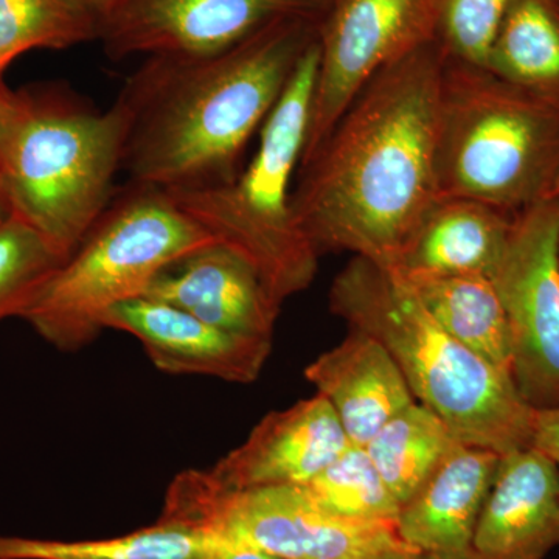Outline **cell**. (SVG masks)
<instances>
[{"label": "cell", "mask_w": 559, "mask_h": 559, "mask_svg": "<svg viewBox=\"0 0 559 559\" xmlns=\"http://www.w3.org/2000/svg\"><path fill=\"white\" fill-rule=\"evenodd\" d=\"M319 22L286 20L209 55H153L117 97L131 183L165 193L240 175L242 153L319 38Z\"/></svg>", "instance_id": "7a4b0ae2"}, {"label": "cell", "mask_w": 559, "mask_h": 559, "mask_svg": "<svg viewBox=\"0 0 559 559\" xmlns=\"http://www.w3.org/2000/svg\"><path fill=\"white\" fill-rule=\"evenodd\" d=\"M454 439L443 419L414 403L366 444L393 498L403 507L429 479Z\"/></svg>", "instance_id": "7402d4cb"}, {"label": "cell", "mask_w": 559, "mask_h": 559, "mask_svg": "<svg viewBox=\"0 0 559 559\" xmlns=\"http://www.w3.org/2000/svg\"><path fill=\"white\" fill-rule=\"evenodd\" d=\"M218 559H280L267 551L257 547L242 546V544H229Z\"/></svg>", "instance_id": "f1b7e54d"}, {"label": "cell", "mask_w": 559, "mask_h": 559, "mask_svg": "<svg viewBox=\"0 0 559 559\" xmlns=\"http://www.w3.org/2000/svg\"><path fill=\"white\" fill-rule=\"evenodd\" d=\"M64 2L92 17L97 22L98 27H102L103 22L108 21L127 0H64Z\"/></svg>", "instance_id": "83f0119b"}, {"label": "cell", "mask_w": 559, "mask_h": 559, "mask_svg": "<svg viewBox=\"0 0 559 559\" xmlns=\"http://www.w3.org/2000/svg\"><path fill=\"white\" fill-rule=\"evenodd\" d=\"M377 559H437L432 557V555L425 554V551H419L415 549H403V550H393L389 551V554L381 555L380 558Z\"/></svg>", "instance_id": "f546056e"}, {"label": "cell", "mask_w": 559, "mask_h": 559, "mask_svg": "<svg viewBox=\"0 0 559 559\" xmlns=\"http://www.w3.org/2000/svg\"><path fill=\"white\" fill-rule=\"evenodd\" d=\"M489 278L509 316L522 399L533 409L559 406V198L518 213Z\"/></svg>", "instance_id": "30bf717a"}, {"label": "cell", "mask_w": 559, "mask_h": 559, "mask_svg": "<svg viewBox=\"0 0 559 559\" xmlns=\"http://www.w3.org/2000/svg\"><path fill=\"white\" fill-rule=\"evenodd\" d=\"M532 448L547 455L559 473V406L535 409Z\"/></svg>", "instance_id": "4316f807"}, {"label": "cell", "mask_w": 559, "mask_h": 559, "mask_svg": "<svg viewBox=\"0 0 559 559\" xmlns=\"http://www.w3.org/2000/svg\"><path fill=\"white\" fill-rule=\"evenodd\" d=\"M249 337L274 341L283 304L250 261L219 242L183 257L151 282L145 296Z\"/></svg>", "instance_id": "4fadbf2b"}, {"label": "cell", "mask_w": 559, "mask_h": 559, "mask_svg": "<svg viewBox=\"0 0 559 559\" xmlns=\"http://www.w3.org/2000/svg\"><path fill=\"white\" fill-rule=\"evenodd\" d=\"M403 278L454 340L513 377L509 316L491 278L477 274Z\"/></svg>", "instance_id": "d6986e66"}, {"label": "cell", "mask_w": 559, "mask_h": 559, "mask_svg": "<svg viewBox=\"0 0 559 559\" xmlns=\"http://www.w3.org/2000/svg\"><path fill=\"white\" fill-rule=\"evenodd\" d=\"M323 509L367 522L399 520L400 503L393 498L366 448L349 443L308 484L300 485Z\"/></svg>", "instance_id": "603a6c76"}, {"label": "cell", "mask_w": 559, "mask_h": 559, "mask_svg": "<svg viewBox=\"0 0 559 559\" xmlns=\"http://www.w3.org/2000/svg\"><path fill=\"white\" fill-rule=\"evenodd\" d=\"M500 457L498 452L454 441L429 479L401 507L395 522L400 538L437 559H471L474 532Z\"/></svg>", "instance_id": "2e32d148"}, {"label": "cell", "mask_w": 559, "mask_h": 559, "mask_svg": "<svg viewBox=\"0 0 559 559\" xmlns=\"http://www.w3.org/2000/svg\"><path fill=\"white\" fill-rule=\"evenodd\" d=\"M160 518L280 559H377L412 549L395 524L337 516L300 485L229 489L205 469L182 471L173 479Z\"/></svg>", "instance_id": "ba28073f"}, {"label": "cell", "mask_w": 559, "mask_h": 559, "mask_svg": "<svg viewBox=\"0 0 559 559\" xmlns=\"http://www.w3.org/2000/svg\"><path fill=\"white\" fill-rule=\"evenodd\" d=\"M441 3L334 0L320 22L318 79L300 164L378 72L439 39Z\"/></svg>", "instance_id": "9c48e42d"}, {"label": "cell", "mask_w": 559, "mask_h": 559, "mask_svg": "<svg viewBox=\"0 0 559 559\" xmlns=\"http://www.w3.org/2000/svg\"><path fill=\"white\" fill-rule=\"evenodd\" d=\"M559 546V473L535 448L500 457L471 559H544Z\"/></svg>", "instance_id": "9a60e30c"}, {"label": "cell", "mask_w": 559, "mask_h": 559, "mask_svg": "<svg viewBox=\"0 0 559 559\" xmlns=\"http://www.w3.org/2000/svg\"><path fill=\"white\" fill-rule=\"evenodd\" d=\"M439 39L378 72L318 150L301 162L293 210L318 250L395 270L429 210L437 179Z\"/></svg>", "instance_id": "6da1fadb"}, {"label": "cell", "mask_w": 559, "mask_h": 559, "mask_svg": "<svg viewBox=\"0 0 559 559\" xmlns=\"http://www.w3.org/2000/svg\"><path fill=\"white\" fill-rule=\"evenodd\" d=\"M11 212L9 204H7V201L3 200L2 193H0V223L2 221H5L7 218H10Z\"/></svg>", "instance_id": "4dcf8cb0"}, {"label": "cell", "mask_w": 559, "mask_h": 559, "mask_svg": "<svg viewBox=\"0 0 559 559\" xmlns=\"http://www.w3.org/2000/svg\"><path fill=\"white\" fill-rule=\"evenodd\" d=\"M7 91H9V87L5 86V84L2 83V79H0V108H2L3 98H5Z\"/></svg>", "instance_id": "1f68e13d"}, {"label": "cell", "mask_w": 559, "mask_h": 559, "mask_svg": "<svg viewBox=\"0 0 559 559\" xmlns=\"http://www.w3.org/2000/svg\"><path fill=\"white\" fill-rule=\"evenodd\" d=\"M487 69L518 86L559 97V0H513Z\"/></svg>", "instance_id": "44dd1931"}, {"label": "cell", "mask_w": 559, "mask_h": 559, "mask_svg": "<svg viewBox=\"0 0 559 559\" xmlns=\"http://www.w3.org/2000/svg\"><path fill=\"white\" fill-rule=\"evenodd\" d=\"M213 242L170 194L131 183L114 194L20 319L51 347L76 352L100 336L114 308L145 296L162 271Z\"/></svg>", "instance_id": "8992f818"}, {"label": "cell", "mask_w": 559, "mask_h": 559, "mask_svg": "<svg viewBox=\"0 0 559 559\" xmlns=\"http://www.w3.org/2000/svg\"><path fill=\"white\" fill-rule=\"evenodd\" d=\"M227 546L200 528L160 518L151 527L109 539L0 535V559H218Z\"/></svg>", "instance_id": "ffe728a7"}, {"label": "cell", "mask_w": 559, "mask_h": 559, "mask_svg": "<svg viewBox=\"0 0 559 559\" xmlns=\"http://www.w3.org/2000/svg\"><path fill=\"white\" fill-rule=\"evenodd\" d=\"M127 121L60 87L7 91L0 108V193L11 215L68 259L112 201Z\"/></svg>", "instance_id": "277c9868"}, {"label": "cell", "mask_w": 559, "mask_h": 559, "mask_svg": "<svg viewBox=\"0 0 559 559\" xmlns=\"http://www.w3.org/2000/svg\"><path fill=\"white\" fill-rule=\"evenodd\" d=\"M348 444L336 412L318 393L267 414L245 443L205 471L215 484L229 489L305 485Z\"/></svg>", "instance_id": "7c38bea8"}, {"label": "cell", "mask_w": 559, "mask_h": 559, "mask_svg": "<svg viewBox=\"0 0 559 559\" xmlns=\"http://www.w3.org/2000/svg\"><path fill=\"white\" fill-rule=\"evenodd\" d=\"M334 0H127L98 39L112 60L134 55H209L274 22H322Z\"/></svg>", "instance_id": "8fae6325"}, {"label": "cell", "mask_w": 559, "mask_h": 559, "mask_svg": "<svg viewBox=\"0 0 559 559\" xmlns=\"http://www.w3.org/2000/svg\"><path fill=\"white\" fill-rule=\"evenodd\" d=\"M64 261L39 231L11 215L0 223V322L20 319L36 290Z\"/></svg>", "instance_id": "d4e9b609"}, {"label": "cell", "mask_w": 559, "mask_h": 559, "mask_svg": "<svg viewBox=\"0 0 559 559\" xmlns=\"http://www.w3.org/2000/svg\"><path fill=\"white\" fill-rule=\"evenodd\" d=\"M513 0H443L439 40L450 58L487 68L489 50Z\"/></svg>", "instance_id": "484cf974"}, {"label": "cell", "mask_w": 559, "mask_h": 559, "mask_svg": "<svg viewBox=\"0 0 559 559\" xmlns=\"http://www.w3.org/2000/svg\"><path fill=\"white\" fill-rule=\"evenodd\" d=\"M330 310L388 348L455 440L500 455L532 448L535 409L513 377L454 340L395 271L353 257L331 285Z\"/></svg>", "instance_id": "3957f363"}, {"label": "cell", "mask_w": 559, "mask_h": 559, "mask_svg": "<svg viewBox=\"0 0 559 559\" xmlns=\"http://www.w3.org/2000/svg\"><path fill=\"white\" fill-rule=\"evenodd\" d=\"M319 68V44L301 58L260 130L248 168L231 182L168 193L216 242L259 270L282 304L311 286L320 255L293 210V176L299 170Z\"/></svg>", "instance_id": "52a82bcc"}, {"label": "cell", "mask_w": 559, "mask_h": 559, "mask_svg": "<svg viewBox=\"0 0 559 559\" xmlns=\"http://www.w3.org/2000/svg\"><path fill=\"white\" fill-rule=\"evenodd\" d=\"M551 198H559V179L557 182V187H555L554 194H551Z\"/></svg>", "instance_id": "d6a6232c"}, {"label": "cell", "mask_w": 559, "mask_h": 559, "mask_svg": "<svg viewBox=\"0 0 559 559\" xmlns=\"http://www.w3.org/2000/svg\"><path fill=\"white\" fill-rule=\"evenodd\" d=\"M305 377L330 401L349 443L358 447L418 403L388 348L358 330H349L337 347L320 355Z\"/></svg>", "instance_id": "e0dca14e"}, {"label": "cell", "mask_w": 559, "mask_h": 559, "mask_svg": "<svg viewBox=\"0 0 559 559\" xmlns=\"http://www.w3.org/2000/svg\"><path fill=\"white\" fill-rule=\"evenodd\" d=\"M97 22L64 0H0V79L20 55L98 39Z\"/></svg>", "instance_id": "cb8c5ba5"}, {"label": "cell", "mask_w": 559, "mask_h": 559, "mask_svg": "<svg viewBox=\"0 0 559 559\" xmlns=\"http://www.w3.org/2000/svg\"><path fill=\"white\" fill-rule=\"evenodd\" d=\"M105 326L134 336L162 371L238 384H249L260 377L272 349V342L227 333L150 297L114 308L106 316Z\"/></svg>", "instance_id": "5bb4252c"}, {"label": "cell", "mask_w": 559, "mask_h": 559, "mask_svg": "<svg viewBox=\"0 0 559 559\" xmlns=\"http://www.w3.org/2000/svg\"><path fill=\"white\" fill-rule=\"evenodd\" d=\"M516 215L468 198H440L392 271L403 277H491L509 245Z\"/></svg>", "instance_id": "ac0fdd59"}, {"label": "cell", "mask_w": 559, "mask_h": 559, "mask_svg": "<svg viewBox=\"0 0 559 559\" xmlns=\"http://www.w3.org/2000/svg\"><path fill=\"white\" fill-rule=\"evenodd\" d=\"M440 198L509 213L550 200L559 179V97L448 57L441 81Z\"/></svg>", "instance_id": "5b68a950"}]
</instances>
